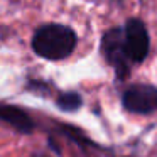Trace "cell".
Masks as SVG:
<instances>
[{
  "instance_id": "obj_6",
  "label": "cell",
  "mask_w": 157,
  "mask_h": 157,
  "mask_svg": "<svg viewBox=\"0 0 157 157\" xmlns=\"http://www.w3.org/2000/svg\"><path fill=\"white\" fill-rule=\"evenodd\" d=\"M58 106L64 112H76L81 106V96L78 93H63L58 100Z\"/></svg>"
},
{
  "instance_id": "obj_7",
  "label": "cell",
  "mask_w": 157,
  "mask_h": 157,
  "mask_svg": "<svg viewBox=\"0 0 157 157\" xmlns=\"http://www.w3.org/2000/svg\"><path fill=\"white\" fill-rule=\"evenodd\" d=\"M39 157H42V155H39Z\"/></svg>"
},
{
  "instance_id": "obj_3",
  "label": "cell",
  "mask_w": 157,
  "mask_h": 157,
  "mask_svg": "<svg viewBox=\"0 0 157 157\" xmlns=\"http://www.w3.org/2000/svg\"><path fill=\"white\" fill-rule=\"evenodd\" d=\"M123 34H125V48L130 61H144L149 54V34H147L145 25L137 19H132L127 22Z\"/></svg>"
},
{
  "instance_id": "obj_5",
  "label": "cell",
  "mask_w": 157,
  "mask_h": 157,
  "mask_svg": "<svg viewBox=\"0 0 157 157\" xmlns=\"http://www.w3.org/2000/svg\"><path fill=\"white\" fill-rule=\"evenodd\" d=\"M0 120L10 123L12 127H15L21 132H31L34 128L31 117L25 112H22L17 106H10V105H0Z\"/></svg>"
},
{
  "instance_id": "obj_2",
  "label": "cell",
  "mask_w": 157,
  "mask_h": 157,
  "mask_svg": "<svg viewBox=\"0 0 157 157\" xmlns=\"http://www.w3.org/2000/svg\"><path fill=\"white\" fill-rule=\"evenodd\" d=\"M101 49L105 52V58L108 59V63L115 68L117 76L120 79L125 78L127 71H128V52L125 48V34L120 29H112L110 32H106L103 36L101 41Z\"/></svg>"
},
{
  "instance_id": "obj_1",
  "label": "cell",
  "mask_w": 157,
  "mask_h": 157,
  "mask_svg": "<svg viewBox=\"0 0 157 157\" xmlns=\"http://www.w3.org/2000/svg\"><path fill=\"white\" fill-rule=\"evenodd\" d=\"M32 48L41 58L58 61L75 51L76 34L73 29L61 24H49L41 27L32 39Z\"/></svg>"
},
{
  "instance_id": "obj_4",
  "label": "cell",
  "mask_w": 157,
  "mask_h": 157,
  "mask_svg": "<svg viewBox=\"0 0 157 157\" xmlns=\"http://www.w3.org/2000/svg\"><path fill=\"white\" fill-rule=\"evenodd\" d=\"M123 106L133 113H152L157 110V88L135 85L123 93Z\"/></svg>"
}]
</instances>
